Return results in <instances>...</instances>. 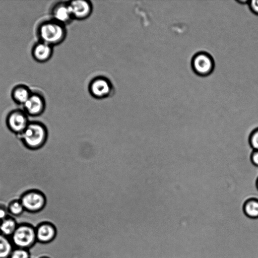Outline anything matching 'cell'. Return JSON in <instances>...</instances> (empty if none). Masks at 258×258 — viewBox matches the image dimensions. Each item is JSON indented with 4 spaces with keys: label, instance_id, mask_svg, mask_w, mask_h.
I'll return each mask as SVG.
<instances>
[{
    "label": "cell",
    "instance_id": "1",
    "mask_svg": "<svg viewBox=\"0 0 258 258\" xmlns=\"http://www.w3.org/2000/svg\"><path fill=\"white\" fill-rule=\"evenodd\" d=\"M48 137V129L44 123L30 120L25 130L17 137L26 149L36 151L45 145Z\"/></svg>",
    "mask_w": 258,
    "mask_h": 258
},
{
    "label": "cell",
    "instance_id": "2",
    "mask_svg": "<svg viewBox=\"0 0 258 258\" xmlns=\"http://www.w3.org/2000/svg\"><path fill=\"white\" fill-rule=\"evenodd\" d=\"M38 41L54 47L61 43L67 36L66 26L51 19L39 23L36 28Z\"/></svg>",
    "mask_w": 258,
    "mask_h": 258
},
{
    "label": "cell",
    "instance_id": "3",
    "mask_svg": "<svg viewBox=\"0 0 258 258\" xmlns=\"http://www.w3.org/2000/svg\"><path fill=\"white\" fill-rule=\"evenodd\" d=\"M10 239L14 247L30 249L37 243L35 227L27 222L19 223Z\"/></svg>",
    "mask_w": 258,
    "mask_h": 258
},
{
    "label": "cell",
    "instance_id": "4",
    "mask_svg": "<svg viewBox=\"0 0 258 258\" xmlns=\"http://www.w3.org/2000/svg\"><path fill=\"white\" fill-rule=\"evenodd\" d=\"M25 211L35 214L42 211L47 204V198L43 192L38 189H27L19 197Z\"/></svg>",
    "mask_w": 258,
    "mask_h": 258
},
{
    "label": "cell",
    "instance_id": "5",
    "mask_svg": "<svg viewBox=\"0 0 258 258\" xmlns=\"http://www.w3.org/2000/svg\"><path fill=\"white\" fill-rule=\"evenodd\" d=\"M30 121L29 116L23 109L11 110L7 114L5 119L8 129L17 137L23 132Z\"/></svg>",
    "mask_w": 258,
    "mask_h": 258
},
{
    "label": "cell",
    "instance_id": "6",
    "mask_svg": "<svg viewBox=\"0 0 258 258\" xmlns=\"http://www.w3.org/2000/svg\"><path fill=\"white\" fill-rule=\"evenodd\" d=\"M191 65L194 72L202 77H206L210 75L215 68L213 57L205 51L196 53L192 58Z\"/></svg>",
    "mask_w": 258,
    "mask_h": 258
},
{
    "label": "cell",
    "instance_id": "7",
    "mask_svg": "<svg viewBox=\"0 0 258 258\" xmlns=\"http://www.w3.org/2000/svg\"><path fill=\"white\" fill-rule=\"evenodd\" d=\"M88 89L93 97L99 99L109 97L113 89L110 81L103 76L93 78L89 83Z\"/></svg>",
    "mask_w": 258,
    "mask_h": 258
},
{
    "label": "cell",
    "instance_id": "8",
    "mask_svg": "<svg viewBox=\"0 0 258 258\" xmlns=\"http://www.w3.org/2000/svg\"><path fill=\"white\" fill-rule=\"evenodd\" d=\"M45 108V99L41 93L37 91H32L28 100L23 105V109L29 116L31 117L42 115Z\"/></svg>",
    "mask_w": 258,
    "mask_h": 258
},
{
    "label": "cell",
    "instance_id": "9",
    "mask_svg": "<svg viewBox=\"0 0 258 258\" xmlns=\"http://www.w3.org/2000/svg\"><path fill=\"white\" fill-rule=\"evenodd\" d=\"M35 227L38 243L48 245L52 243L56 238V228L55 225L50 220L42 221Z\"/></svg>",
    "mask_w": 258,
    "mask_h": 258
},
{
    "label": "cell",
    "instance_id": "10",
    "mask_svg": "<svg viewBox=\"0 0 258 258\" xmlns=\"http://www.w3.org/2000/svg\"><path fill=\"white\" fill-rule=\"evenodd\" d=\"M68 3L74 19L84 20L88 18L92 12V4L89 1L75 0Z\"/></svg>",
    "mask_w": 258,
    "mask_h": 258
},
{
    "label": "cell",
    "instance_id": "11",
    "mask_svg": "<svg viewBox=\"0 0 258 258\" xmlns=\"http://www.w3.org/2000/svg\"><path fill=\"white\" fill-rule=\"evenodd\" d=\"M52 19L65 26L74 20L68 2H59L51 8Z\"/></svg>",
    "mask_w": 258,
    "mask_h": 258
},
{
    "label": "cell",
    "instance_id": "12",
    "mask_svg": "<svg viewBox=\"0 0 258 258\" xmlns=\"http://www.w3.org/2000/svg\"><path fill=\"white\" fill-rule=\"evenodd\" d=\"M31 53L35 61L39 63H44L51 58L53 53V47L38 41L33 45Z\"/></svg>",
    "mask_w": 258,
    "mask_h": 258
},
{
    "label": "cell",
    "instance_id": "13",
    "mask_svg": "<svg viewBox=\"0 0 258 258\" xmlns=\"http://www.w3.org/2000/svg\"><path fill=\"white\" fill-rule=\"evenodd\" d=\"M32 93L30 88L25 84H20L15 86L11 92L13 101L19 105H23Z\"/></svg>",
    "mask_w": 258,
    "mask_h": 258
},
{
    "label": "cell",
    "instance_id": "14",
    "mask_svg": "<svg viewBox=\"0 0 258 258\" xmlns=\"http://www.w3.org/2000/svg\"><path fill=\"white\" fill-rule=\"evenodd\" d=\"M18 224L15 217L9 215L0 221V233L10 238L16 229Z\"/></svg>",
    "mask_w": 258,
    "mask_h": 258
},
{
    "label": "cell",
    "instance_id": "15",
    "mask_svg": "<svg viewBox=\"0 0 258 258\" xmlns=\"http://www.w3.org/2000/svg\"><path fill=\"white\" fill-rule=\"evenodd\" d=\"M243 214L251 219H258V199L254 198L246 200L242 206Z\"/></svg>",
    "mask_w": 258,
    "mask_h": 258
},
{
    "label": "cell",
    "instance_id": "16",
    "mask_svg": "<svg viewBox=\"0 0 258 258\" xmlns=\"http://www.w3.org/2000/svg\"><path fill=\"white\" fill-rule=\"evenodd\" d=\"M14 248L10 238L0 233V258H9Z\"/></svg>",
    "mask_w": 258,
    "mask_h": 258
},
{
    "label": "cell",
    "instance_id": "17",
    "mask_svg": "<svg viewBox=\"0 0 258 258\" xmlns=\"http://www.w3.org/2000/svg\"><path fill=\"white\" fill-rule=\"evenodd\" d=\"M7 209L9 215L13 217H19L25 212L19 199L11 200L7 206Z\"/></svg>",
    "mask_w": 258,
    "mask_h": 258
},
{
    "label": "cell",
    "instance_id": "18",
    "mask_svg": "<svg viewBox=\"0 0 258 258\" xmlns=\"http://www.w3.org/2000/svg\"><path fill=\"white\" fill-rule=\"evenodd\" d=\"M9 258H31L29 249L14 247Z\"/></svg>",
    "mask_w": 258,
    "mask_h": 258
},
{
    "label": "cell",
    "instance_id": "19",
    "mask_svg": "<svg viewBox=\"0 0 258 258\" xmlns=\"http://www.w3.org/2000/svg\"><path fill=\"white\" fill-rule=\"evenodd\" d=\"M248 142L253 150H258V127L250 133Z\"/></svg>",
    "mask_w": 258,
    "mask_h": 258
},
{
    "label": "cell",
    "instance_id": "20",
    "mask_svg": "<svg viewBox=\"0 0 258 258\" xmlns=\"http://www.w3.org/2000/svg\"><path fill=\"white\" fill-rule=\"evenodd\" d=\"M9 216L7 206L4 204H0V221L5 219Z\"/></svg>",
    "mask_w": 258,
    "mask_h": 258
},
{
    "label": "cell",
    "instance_id": "21",
    "mask_svg": "<svg viewBox=\"0 0 258 258\" xmlns=\"http://www.w3.org/2000/svg\"><path fill=\"white\" fill-rule=\"evenodd\" d=\"M248 5L251 11L258 15V0L249 1Z\"/></svg>",
    "mask_w": 258,
    "mask_h": 258
},
{
    "label": "cell",
    "instance_id": "22",
    "mask_svg": "<svg viewBox=\"0 0 258 258\" xmlns=\"http://www.w3.org/2000/svg\"><path fill=\"white\" fill-rule=\"evenodd\" d=\"M250 159L252 164L258 167V150H252Z\"/></svg>",
    "mask_w": 258,
    "mask_h": 258
},
{
    "label": "cell",
    "instance_id": "23",
    "mask_svg": "<svg viewBox=\"0 0 258 258\" xmlns=\"http://www.w3.org/2000/svg\"><path fill=\"white\" fill-rule=\"evenodd\" d=\"M249 1H247V0H244V1L240 0V1H238L237 2H238V3H241V4H246V3L248 4Z\"/></svg>",
    "mask_w": 258,
    "mask_h": 258
},
{
    "label": "cell",
    "instance_id": "24",
    "mask_svg": "<svg viewBox=\"0 0 258 258\" xmlns=\"http://www.w3.org/2000/svg\"><path fill=\"white\" fill-rule=\"evenodd\" d=\"M38 258H51V257L48 254H46V255H41V256L39 257Z\"/></svg>",
    "mask_w": 258,
    "mask_h": 258
},
{
    "label": "cell",
    "instance_id": "25",
    "mask_svg": "<svg viewBox=\"0 0 258 258\" xmlns=\"http://www.w3.org/2000/svg\"><path fill=\"white\" fill-rule=\"evenodd\" d=\"M255 185H256V187L258 190V177L257 178H256V181H255Z\"/></svg>",
    "mask_w": 258,
    "mask_h": 258
}]
</instances>
